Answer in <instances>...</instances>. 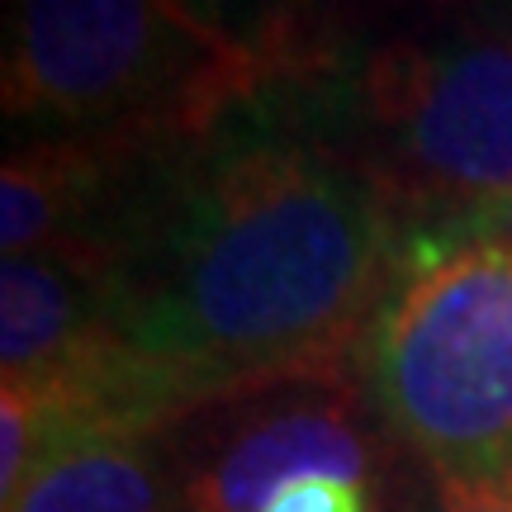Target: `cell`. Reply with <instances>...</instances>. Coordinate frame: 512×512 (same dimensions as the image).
<instances>
[{
  "instance_id": "obj_1",
  "label": "cell",
  "mask_w": 512,
  "mask_h": 512,
  "mask_svg": "<svg viewBox=\"0 0 512 512\" xmlns=\"http://www.w3.org/2000/svg\"><path fill=\"white\" fill-rule=\"evenodd\" d=\"M399 271V209L318 91L256 95L200 138L152 143L105 238V337L72 380L38 389L48 446L347 380Z\"/></svg>"
},
{
  "instance_id": "obj_2",
  "label": "cell",
  "mask_w": 512,
  "mask_h": 512,
  "mask_svg": "<svg viewBox=\"0 0 512 512\" xmlns=\"http://www.w3.org/2000/svg\"><path fill=\"white\" fill-rule=\"evenodd\" d=\"M313 91L403 228L512 195V19L494 0L408 19Z\"/></svg>"
},
{
  "instance_id": "obj_3",
  "label": "cell",
  "mask_w": 512,
  "mask_h": 512,
  "mask_svg": "<svg viewBox=\"0 0 512 512\" xmlns=\"http://www.w3.org/2000/svg\"><path fill=\"white\" fill-rule=\"evenodd\" d=\"M389 446L441 484L512 479V252L408 261L351 366Z\"/></svg>"
},
{
  "instance_id": "obj_4",
  "label": "cell",
  "mask_w": 512,
  "mask_h": 512,
  "mask_svg": "<svg viewBox=\"0 0 512 512\" xmlns=\"http://www.w3.org/2000/svg\"><path fill=\"white\" fill-rule=\"evenodd\" d=\"M247 100L166 0H10L5 114L29 138H200Z\"/></svg>"
},
{
  "instance_id": "obj_5",
  "label": "cell",
  "mask_w": 512,
  "mask_h": 512,
  "mask_svg": "<svg viewBox=\"0 0 512 512\" xmlns=\"http://www.w3.org/2000/svg\"><path fill=\"white\" fill-rule=\"evenodd\" d=\"M166 437L181 470V512H261L294 479L313 475L375 489L394 451L356 375L247 389Z\"/></svg>"
},
{
  "instance_id": "obj_6",
  "label": "cell",
  "mask_w": 512,
  "mask_h": 512,
  "mask_svg": "<svg viewBox=\"0 0 512 512\" xmlns=\"http://www.w3.org/2000/svg\"><path fill=\"white\" fill-rule=\"evenodd\" d=\"M105 337V256L57 242L0 266V375L19 389L72 380Z\"/></svg>"
},
{
  "instance_id": "obj_7",
  "label": "cell",
  "mask_w": 512,
  "mask_h": 512,
  "mask_svg": "<svg viewBox=\"0 0 512 512\" xmlns=\"http://www.w3.org/2000/svg\"><path fill=\"white\" fill-rule=\"evenodd\" d=\"M0 512H181L166 432H76L53 441Z\"/></svg>"
},
{
  "instance_id": "obj_8",
  "label": "cell",
  "mask_w": 512,
  "mask_h": 512,
  "mask_svg": "<svg viewBox=\"0 0 512 512\" xmlns=\"http://www.w3.org/2000/svg\"><path fill=\"white\" fill-rule=\"evenodd\" d=\"M166 10L238 76L247 95L318 86L304 0H166Z\"/></svg>"
},
{
  "instance_id": "obj_9",
  "label": "cell",
  "mask_w": 512,
  "mask_h": 512,
  "mask_svg": "<svg viewBox=\"0 0 512 512\" xmlns=\"http://www.w3.org/2000/svg\"><path fill=\"white\" fill-rule=\"evenodd\" d=\"M451 5H470V0H304V34H309L318 86L332 81L380 34L399 29L408 19L451 10Z\"/></svg>"
},
{
  "instance_id": "obj_10",
  "label": "cell",
  "mask_w": 512,
  "mask_h": 512,
  "mask_svg": "<svg viewBox=\"0 0 512 512\" xmlns=\"http://www.w3.org/2000/svg\"><path fill=\"white\" fill-rule=\"evenodd\" d=\"M394 512H512V479L498 484H441L422 475Z\"/></svg>"
},
{
  "instance_id": "obj_11",
  "label": "cell",
  "mask_w": 512,
  "mask_h": 512,
  "mask_svg": "<svg viewBox=\"0 0 512 512\" xmlns=\"http://www.w3.org/2000/svg\"><path fill=\"white\" fill-rule=\"evenodd\" d=\"M261 512H375V489L356 484V479L313 475L294 479L290 489H280Z\"/></svg>"
},
{
  "instance_id": "obj_12",
  "label": "cell",
  "mask_w": 512,
  "mask_h": 512,
  "mask_svg": "<svg viewBox=\"0 0 512 512\" xmlns=\"http://www.w3.org/2000/svg\"><path fill=\"white\" fill-rule=\"evenodd\" d=\"M494 5H498V10H503V15L512 19V0H494Z\"/></svg>"
}]
</instances>
